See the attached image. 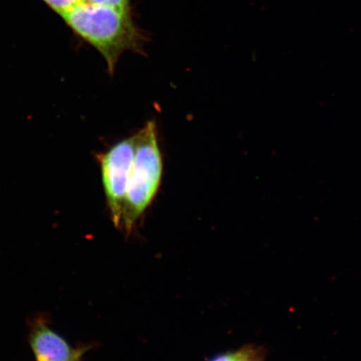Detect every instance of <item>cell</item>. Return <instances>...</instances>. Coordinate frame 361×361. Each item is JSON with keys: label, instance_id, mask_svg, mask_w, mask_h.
<instances>
[{"label": "cell", "instance_id": "cell-5", "mask_svg": "<svg viewBox=\"0 0 361 361\" xmlns=\"http://www.w3.org/2000/svg\"><path fill=\"white\" fill-rule=\"evenodd\" d=\"M265 350L260 346L248 345L241 348L240 357L238 361H264Z\"/></svg>", "mask_w": 361, "mask_h": 361}, {"label": "cell", "instance_id": "cell-6", "mask_svg": "<svg viewBox=\"0 0 361 361\" xmlns=\"http://www.w3.org/2000/svg\"><path fill=\"white\" fill-rule=\"evenodd\" d=\"M49 7L63 16L67 11L71 10L76 4L85 1V0H44Z\"/></svg>", "mask_w": 361, "mask_h": 361}, {"label": "cell", "instance_id": "cell-8", "mask_svg": "<svg viewBox=\"0 0 361 361\" xmlns=\"http://www.w3.org/2000/svg\"><path fill=\"white\" fill-rule=\"evenodd\" d=\"M241 349L234 351L226 352V353L216 355L215 357L209 361H238L240 357Z\"/></svg>", "mask_w": 361, "mask_h": 361}, {"label": "cell", "instance_id": "cell-4", "mask_svg": "<svg viewBox=\"0 0 361 361\" xmlns=\"http://www.w3.org/2000/svg\"><path fill=\"white\" fill-rule=\"evenodd\" d=\"M31 346L38 361H80L82 350H75L58 334L40 324L31 336Z\"/></svg>", "mask_w": 361, "mask_h": 361}, {"label": "cell", "instance_id": "cell-2", "mask_svg": "<svg viewBox=\"0 0 361 361\" xmlns=\"http://www.w3.org/2000/svg\"><path fill=\"white\" fill-rule=\"evenodd\" d=\"M164 161L155 121H150L137 133L132 171L126 192L121 226L126 231L151 205L161 183Z\"/></svg>", "mask_w": 361, "mask_h": 361}, {"label": "cell", "instance_id": "cell-7", "mask_svg": "<svg viewBox=\"0 0 361 361\" xmlns=\"http://www.w3.org/2000/svg\"><path fill=\"white\" fill-rule=\"evenodd\" d=\"M85 1L101 4V6L124 8V10H129L130 8V0H85Z\"/></svg>", "mask_w": 361, "mask_h": 361}, {"label": "cell", "instance_id": "cell-3", "mask_svg": "<svg viewBox=\"0 0 361 361\" xmlns=\"http://www.w3.org/2000/svg\"><path fill=\"white\" fill-rule=\"evenodd\" d=\"M137 143V133L121 140L98 157L107 207L117 228L121 226Z\"/></svg>", "mask_w": 361, "mask_h": 361}, {"label": "cell", "instance_id": "cell-1", "mask_svg": "<svg viewBox=\"0 0 361 361\" xmlns=\"http://www.w3.org/2000/svg\"><path fill=\"white\" fill-rule=\"evenodd\" d=\"M62 17L76 35L101 53L110 74L125 51H141L142 35L129 10L83 1Z\"/></svg>", "mask_w": 361, "mask_h": 361}]
</instances>
